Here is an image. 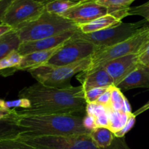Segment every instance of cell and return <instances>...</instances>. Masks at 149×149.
<instances>
[{
	"label": "cell",
	"instance_id": "cell-1",
	"mask_svg": "<svg viewBox=\"0 0 149 149\" xmlns=\"http://www.w3.org/2000/svg\"><path fill=\"white\" fill-rule=\"evenodd\" d=\"M18 97L29 102V108L17 111L23 115L77 114L87 105L81 86L58 89L37 82L22 89Z\"/></svg>",
	"mask_w": 149,
	"mask_h": 149
},
{
	"label": "cell",
	"instance_id": "cell-2",
	"mask_svg": "<svg viewBox=\"0 0 149 149\" xmlns=\"http://www.w3.org/2000/svg\"><path fill=\"white\" fill-rule=\"evenodd\" d=\"M84 117L77 114L23 115L19 113L16 122L23 128L20 136L39 137L90 134L84 125Z\"/></svg>",
	"mask_w": 149,
	"mask_h": 149
},
{
	"label": "cell",
	"instance_id": "cell-3",
	"mask_svg": "<svg viewBox=\"0 0 149 149\" xmlns=\"http://www.w3.org/2000/svg\"><path fill=\"white\" fill-rule=\"evenodd\" d=\"M78 29V26L61 15L45 10L38 18L15 29L21 42L39 40Z\"/></svg>",
	"mask_w": 149,
	"mask_h": 149
},
{
	"label": "cell",
	"instance_id": "cell-4",
	"mask_svg": "<svg viewBox=\"0 0 149 149\" xmlns=\"http://www.w3.org/2000/svg\"><path fill=\"white\" fill-rule=\"evenodd\" d=\"M91 65V57L66 65L48 64L29 70L31 75L37 82L49 87L64 89L71 87V79L74 75L85 71Z\"/></svg>",
	"mask_w": 149,
	"mask_h": 149
},
{
	"label": "cell",
	"instance_id": "cell-5",
	"mask_svg": "<svg viewBox=\"0 0 149 149\" xmlns=\"http://www.w3.org/2000/svg\"><path fill=\"white\" fill-rule=\"evenodd\" d=\"M149 45V26H144L132 37L117 45L107 47H97L91 56L90 70L101 67L113 59L131 55H141Z\"/></svg>",
	"mask_w": 149,
	"mask_h": 149
},
{
	"label": "cell",
	"instance_id": "cell-6",
	"mask_svg": "<svg viewBox=\"0 0 149 149\" xmlns=\"http://www.w3.org/2000/svg\"><path fill=\"white\" fill-rule=\"evenodd\" d=\"M148 25L145 20L136 23H122L105 30L90 33H83L77 29L74 37L84 39L97 47H107L117 45L132 37Z\"/></svg>",
	"mask_w": 149,
	"mask_h": 149
},
{
	"label": "cell",
	"instance_id": "cell-7",
	"mask_svg": "<svg viewBox=\"0 0 149 149\" xmlns=\"http://www.w3.org/2000/svg\"><path fill=\"white\" fill-rule=\"evenodd\" d=\"M17 139L38 149H100L93 142L90 134L39 137L19 136Z\"/></svg>",
	"mask_w": 149,
	"mask_h": 149
},
{
	"label": "cell",
	"instance_id": "cell-8",
	"mask_svg": "<svg viewBox=\"0 0 149 149\" xmlns=\"http://www.w3.org/2000/svg\"><path fill=\"white\" fill-rule=\"evenodd\" d=\"M96 49L97 47L90 42L72 36L64 42L47 64L57 66L70 65L91 57Z\"/></svg>",
	"mask_w": 149,
	"mask_h": 149
},
{
	"label": "cell",
	"instance_id": "cell-9",
	"mask_svg": "<svg viewBox=\"0 0 149 149\" xmlns=\"http://www.w3.org/2000/svg\"><path fill=\"white\" fill-rule=\"evenodd\" d=\"M45 10V4L36 0H15L7 10L2 23L13 29L36 20Z\"/></svg>",
	"mask_w": 149,
	"mask_h": 149
},
{
	"label": "cell",
	"instance_id": "cell-10",
	"mask_svg": "<svg viewBox=\"0 0 149 149\" xmlns=\"http://www.w3.org/2000/svg\"><path fill=\"white\" fill-rule=\"evenodd\" d=\"M107 14L108 9L106 7L97 4L95 0H86L78 2L61 16L78 26L90 23Z\"/></svg>",
	"mask_w": 149,
	"mask_h": 149
},
{
	"label": "cell",
	"instance_id": "cell-11",
	"mask_svg": "<svg viewBox=\"0 0 149 149\" xmlns=\"http://www.w3.org/2000/svg\"><path fill=\"white\" fill-rule=\"evenodd\" d=\"M141 64L139 55L131 54L108 61L101 67H103L111 77L114 86L117 87Z\"/></svg>",
	"mask_w": 149,
	"mask_h": 149
},
{
	"label": "cell",
	"instance_id": "cell-12",
	"mask_svg": "<svg viewBox=\"0 0 149 149\" xmlns=\"http://www.w3.org/2000/svg\"><path fill=\"white\" fill-rule=\"evenodd\" d=\"M77 29L65 32V33L57 35V36L39 39V40L21 42L18 49H17V52L22 56H24V55L31 53V52L47 50V49L57 47L59 45L66 42L67 40L71 39L73 35L77 31Z\"/></svg>",
	"mask_w": 149,
	"mask_h": 149
},
{
	"label": "cell",
	"instance_id": "cell-13",
	"mask_svg": "<svg viewBox=\"0 0 149 149\" xmlns=\"http://www.w3.org/2000/svg\"><path fill=\"white\" fill-rule=\"evenodd\" d=\"M77 79L82 87L84 92L97 87H109L114 86L111 77L103 67L79 73Z\"/></svg>",
	"mask_w": 149,
	"mask_h": 149
},
{
	"label": "cell",
	"instance_id": "cell-14",
	"mask_svg": "<svg viewBox=\"0 0 149 149\" xmlns=\"http://www.w3.org/2000/svg\"><path fill=\"white\" fill-rule=\"evenodd\" d=\"M63 44L59 45L57 47L52 48V49H47V50L37 51V52H31V53L24 55L22 58L21 62L17 68V71L23 70V71H29L31 69L45 65L47 63L50 58L58 52V49L63 46Z\"/></svg>",
	"mask_w": 149,
	"mask_h": 149
},
{
	"label": "cell",
	"instance_id": "cell-15",
	"mask_svg": "<svg viewBox=\"0 0 149 149\" xmlns=\"http://www.w3.org/2000/svg\"><path fill=\"white\" fill-rule=\"evenodd\" d=\"M121 90H128L139 87H149V68L141 64L136 69L129 74L119 85Z\"/></svg>",
	"mask_w": 149,
	"mask_h": 149
},
{
	"label": "cell",
	"instance_id": "cell-16",
	"mask_svg": "<svg viewBox=\"0 0 149 149\" xmlns=\"http://www.w3.org/2000/svg\"><path fill=\"white\" fill-rule=\"evenodd\" d=\"M122 20H119L111 15L107 14L102 17H98L90 23L85 24L78 25V29L83 33H90L94 32L105 30L109 28L119 25L122 23Z\"/></svg>",
	"mask_w": 149,
	"mask_h": 149
},
{
	"label": "cell",
	"instance_id": "cell-17",
	"mask_svg": "<svg viewBox=\"0 0 149 149\" xmlns=\"http://www.w3.org/2000/svg\"><path fill=\"white\" fill-rule=\"evenodd\" d=\"M135 0H95L97 4L108 9V14L114 16L119 20L128 15L130 5Z\"/></svg>",
	"mask_w": 149,
	"mask_h": 149
},
{
	"label": "cell",
	"instance_id": "cell-18",
	"mask_svg": "<svg viewBox=\"0 0 149 149\" xmlns=\"http://www.w3.org/2000/svg\"><path fill=\"white\" fill-rule=\"evenodd\" d=\"M20 44L21 41L15 29L3 35L0 37V59L17 50Z\"/></svg>",
	"mask_w": 149,
	"mask_h": 149
},
{
	"label": "cell",
	"instance_id": "cell-19",
	"mask_svg": "<svg viewBox=\"0 0 149 149\" xmlns=\"http://www.w3.org/2000/svg\"><path fill=\"white\" fill-rule=\"evenodd\" d=\"M24 132L23 128L17 125L15 119L0 120V141L17 139Z\"/></svg>",
	"mask_w": 149,
	"mask_h": 149
},
{
	"label": "cell",
	"instance_id": "cell-20",
	"mask_svg": "<svg viewBox=\"0 0 149 149\" xmlns=\"http://www.w3.org/2000/svg\"><path fill=\"white\" fill-rule=\"evenodd\" d=\"M111 101L109 107L107 109L122 111L126 113H132L130 105L127 99L125 97L122 90L116 86H111Z\"/></svg>",
	"mask_w": 149,
	"mask_h": 149
},
{
	"label": "cell",
	"instance_id": "cell-21",
	"mask_svg": "<svg viewBox=\"0 0 149 149\" xmlns=\"http://www.w3.org/2000/svg\"><path fill=\"white\" fill-rule=\"evenodd\" d=\"M92 140L96 146L100 149L107 148L111 145L115 135L113 132L105 127H97L90 132Z\"/></svg>",
	"mask_w": 149,
	"mask_h": 149
},
{
	"label": "cell",
	"instance_id": "cell-22",
	"mask_svg": "<svg viewBox=\"0 0 149 149\" xmlns=\"http://www.w3.org/2000/svg\"><path fill=\"white\" fill-rule=\"evenodd\" d=\"M22 58L23 56L16 50L0 59V74L7 76L17 71V68L21 62Z\"/></svg>",
	"mask_w": 149,
	"mask_h": 149
},
{
	"label": "cell",
	"instance_id": "cell-23",
	"mask_svg": "<svg viewBox=\"0 0 149 149\" xmlns=\"http://www.w3.org/2000/svg\"><path fill=\"white\" fill-rule=\"evenodd\" d=\"M108 116H109V127L113 134L119 132L120 130L124 127L127 122L130 116L132 113H126L122 111H116L107 109Z\"/></svg>",
	"mask_w": 149,
	"mask_h": 149
},
{
	"label": "cell",
	"instance_id": "cell-24",
	"mask_svg": "<svg viewBox=\"0 0 149 149\" xmlns=\"http://www.w3.org/2000/svg\"><path fill=\"white\" fill-rule=\"evenodd\" d=\"M77 3L71 0H52L45 4V10L52 14L62 15Z\"/></svg>",
	"mask_w": 149,
	"mask_h": 149
},
{
	"label": "cell",
	"instance_id": "cell-25",
	"mask_svg": "<svg viewBox=\"0 0 149 149\" xmlns=\"http://www.w3.org/2000/svg\"><path fill=\"white\" fill-rule=\"evenodd\" d=\"M0 149H38L18 139L0 141Z\"/></svg>",
	"mask_w": 149,
	"mask_h": 149
},
{
	"label": "cell",
	"instance_id": "cell-26",
	"mask_svg": "<svg viewBox=\"0 0 149 149\" xmlns=\"http://www.w3.org/2000/svg\"><path fill=\"white\" fill-rule=\"evenodd\" d=\"M128 15H139L144 18L149 26V0L139 6L130 7Z\"/></svg>",
	"mask_w": 149,
	"mask_h": 149
},
{
	"label": "cell",
	"instance_id": "cell-27",
	"mask_svg": "<svg viewBox=\"0 0 149 149\" xmlns=\"http://www.w3.org/2000/svg\"><path fill=\"white\" fill-rule=\"evenodd\" d=\"M109 87H97V88H93L88 91L84 93V98L87 104H91L97 102V100L100 98V96L104 94Z\"/></svg>",
	"mask_w": 149,
	"mask_h": 149
},
{
	"label": "cell",
	"instance_id": "cell-28",
	"mask_svg": "<svg viewBox=\"0 0 149 149\" xmlns=\"http://www.w3.org/2000/svg\"><path fill=\"white\" fill-rule=\"evenodd\" d=\"M18 116V111L16 109H7L0 103V120L8 119H17Z\"/></svg>",
	"mask_w": 149,
	"mask_h": 149
},
{
	"label": "cell",
	"instance_id": "cell-29",
	"mask_svg": "<svg viewBox=\"0 0 149 149\" xmlns=\"http://www.w3.org/2000/svg\"><path fill=\"white\" fill-rule=\"evenodd\" d=\"M135 116L133 113H132V114H130V116L129 119H128L127 120V122L126 125L124 126V127L122 128V130H120L119 132L114 133L115 137H116V138H123V137H125L126 133H127V132L133 127L134 125H135Z\"/></svg>",
	"mask_w": 149,
	"mask_h": 149
},
{
	"label": "cell",
	"instance_id": "cell-30",
	"mask_svg": "<svg viewBox=\"0 0 149 149\" xmlns=\"http://www.w3.org/2000/svg\"><path fill=\"white\" fill-rule=\"evenodd\" d=\"M105 149H131L126 143L125 137L123 138H116L115 137L111 145Z\"/></svg>",
	"mask_w": 149,
	"mask_h": 149
},
{
	"label": "cell",
	"instance_id": "cell-31",
	"mask_svg": "<svg viewBox=\"0 0 149 149\" xmlns=\"http://www.w3.org/2000/svg\"><path fill=\"white\" fill-rule=\"evenodd\" d=\"M109 87V89L107 90V91L104 93V94L102 95L100 97V98L97 100L96 103L99 105H101V106H104L105 108L108 109L109 107V105H110V101H111V90L110 87Z\"/></svg>",
	"mask_w": 149,
	"mask_h": 149
},
{
	"label": "cell",
	"instance_id": "cell-32",
	"mask_svg": "<svg viewBox=\"0 0 149 149\" xmlns=\"http://www.w3.org/2000/svg\"><path fill=\"white\" fill-rule=\"evenodd\" d=\"M12 2H13L12 0H1L0 1V24L2 23L4 15Z\"/></svg>",
	"mask_w": 149,
	"mask_h": 149
},
{
	"label": "cell",
	"instance_id": "cell-33",
	"mask_svg": "<svg viewBox=\"0 0 149 149\" xmlns=\"http://www.w3.org/2000/svg\"><path fill=\"white\" fill-rule=\"evenodd\" d=\"M139 61L141 64L144 65H148L149 63V45L148 47L139 55Z\"/></svg>",
	"mask_w": 149,
	"mask_h": 149
},
{
	"label": "cell",
	"instance_id": "cell-34",
	"mask_svg": "<svg viewBox=\"0 0 149 149\" xmlns=\"http://www.w3.org/2000/svg\"><path fill=\"white\" fill-rule=\"evenodd\" d=\"M12 29H13L12 27H10V26H7V25L4 24V23H1L0 24V37H1L5 33H8Z\"/></svg>",
	"mask_w": 149,
	"mask_h": 149
},
{
	"label": "cell",
	"instance_id": "cell-35",
	"mask_svg": "<svg viewBox=\"0 0 149 149\" xmlns=\"http://www.w3.org/2000/svg\"><path fill=\"white\" fill-rule=\"evenodd\" d=\"M36 1H40V2L43 3V4H47V2H49V1H52V0H36Z\"/></svg>",
	"mask_w": 149,
	"mask_h": 149
},
{
	"label": "cell",
	"instance_id": "cell-36",
	"mask_svg": "<svg viewBox=\"0 0 149 149\" xmlns=\"http://www.w3.org/2000/svg\"><path fill=\"white\" fill-rule=\"evenodd\" d=\"M73 1H75V2H80V1H86V0H71Z\"/></svg>",
	"mask_w": 149,
	"mask_h": 149
},
{
	"label": "cell",
	"instance_id": "cell-37",
	"mask_svg": "<svg viewBox=\"0 0 149 149\" xmlns=\"http://www.w3.org/2000/svg\"><path fill=\"white\" fill-rule=\"evenodd\" d=\"M147 66H148V68H149V63H148V65H147Z\"/></svg>",
	"mask_w": 149,
	"mask_h": 149
},
{
	"label": "cell",
	"instance_id": "cell-38",
	"mask_svg": "<svg viewBox=\"0 0 149 149\" xmlns=\"http://www.w3.org/2000/svg\"><path fill=\"white\" fill-rule=\"evenodd\" d=\"M12 1H15V0H12Z\"/></svg>",
	"mask_w": 149,
	"mask_h": 149
},
{
	"label": "cell",
	"instance_id": "cell-39",
	"mask_svg": "<svg viewBox=\"0 0 149 149\" xmlns=\"http://www.w3.org/2000/svg\"><path fill=\"white\" fill-rule=\"evenodd\" d=\"M0 1H1V0H0Z\"/></svg>",
	"mask_w": 149,
	"mask_h": 149
}]
</instances>
